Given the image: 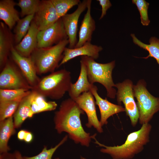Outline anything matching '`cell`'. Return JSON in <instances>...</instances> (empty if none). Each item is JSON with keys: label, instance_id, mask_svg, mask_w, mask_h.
<instances>
[{"label": "cell", "instance_id": "obj_26", "mask_svg": "<svg viewBox=\"0 0 159 159\" xmlns=\"http://www.w3.org/2000/svg\"><path fill=\"white\" fill-rule=\"evenodd\" d=\"M31 90L24 89H0V102L11 101H21Z\"/></svg>", "mask_w": 159, "mask_h": 159}, {"label": "cell", "instance_id": "obj_8", "mask_svg": "<svg viewBox=\"0 0 159 159\" xmlns=\"http://www.w3.org/2000/svg\"><path fill=\"white\" fill-rule=\"evenodd\" d=\"M32 88L21 71L8 60L0 74V89L31 90Z\"/></svg>", "mask_w": 159, "mask_h": 159}, {"label": "cell", "instance_id": "obj_7", "mask_svg": "<svg viewBox=\"0 0 159 159\" xmlns=\"http://www.w3.org/2000/svg\"><path fill=\"white\" fill-rule=\"evenodd\" d=\"M133 86L131 80L126 79L115 84V87L117 89L116 93L117 103L119 105L123 103L126 115L129 117L131 125L135 127L139 120V114L134 99Z\"/></svg>", "mask_w": 159, "mask_h": 159}, {"label": "cell", "instance_id": "obj_31", "mask_svg": "<svg viewBox=\"0 0 159 159\" xmlns=\"http://www.w3.org/2000/svg\"><path fill=\"white\" fill-rule=\"evenodd\" d=\"M132 2L136 5L140 12L142 24L148 26L150 22L148 12L149 4L145 0H132Z\"/></svg>", "mask_w": 159, "mask_h": 159}, {"label": "cell", "instance_id": "obj_30", "mask_svg": "<svg viewBox=\"0 0 159 159\" xmlns=\"http://www.w3.org/2000/svg\"><path fill=\"white\" fill-rule=\"evenodd\" d=\"M68 135H66L59 143L53 148L47 149L44 147L42 151L38 154L32 157L24 156V159H52V157L56 150L67 140ZM55 159H59L57 158Z\"/></svg>", "mask_w": 159, "mask_h": 159}, {"label": "cell", "instance_id": "obj_10", "mask_svg": "<svg viewBox=\"0 0 159 159\" xmlns=\"http://www.w3.org/2000/svg\"><path fill=\"white\" fill-rule=\"evenodd\" d=\"M94 98L92 93L89 91L83 92L73 100L87 115L88 122L86 126L88 128L93 127L101 133L103 130L97 116Z\"/></svg>", "mask_w": 159, "mask_h": 159}, {"label": "cell", "instance_id": "obj_17", "mask_svg": "<svg viewBox=\"0 0 159 159\" xmlns=\"http://www.w3.org/2000/svg\"><path fill=\"white\" fill-rule=\"evenodd\" d=\"M39 32L37 26L32 21L27 34L19 43L14 46L19 54L24 57H30L37 48V37Z\"/></svg>", "mask_w": 159, "mask_h": 159}, {"label": "cell", "instance_id": "obj_36", "mask_svg": "<svg viewBox=\"0 0 159 159\" xmlns=\"http://www.w3.org/2000/svg\"><path fill=\"white\" fill-rule=\"evenodd\" d=\"M16 159H24L21 153L18 151H16L14 153Z\"/></svg>", "mask_w": 159, "mask_h": 159}, {"label": "cell", "instance_id": "obj_29", "mask_svg": "<svg viewBox=\"0 0 159 159\" xmlns=\"http://www.w3.org/2000/svg\"><path fill=\"white\" fill-rule=\"evenodd\" d=\"M20 102L11 101L0 102V121L13 116Z\"/></svg>", "mask_w": 159, "mask_h": 159}, {"label": "cell", "instance_id": "obj_2", "mask_svg": "<svg viewBox=\"0 0 159 159\" xmlns=\"http://www.w3.org/2000/svg\"><path fill=\"white\" fill-rule=\"evenodd\" d=\"M152 126L149 123L143 125L138 130L130 133L125 142L121 145L107 146L99 143L96 139V134L92 135L95 143L103 147L101 152L110 155L113 159H131L143 151L150 141Z\"/></svg>", "mask_w": 159, "mask_h": 159}, {"label": "cell", "instance_id": "obj_5", "mask_svg": "<svg viewBox=\"0 0 159 159\" xmlns=\"http://www.w3.org/2000/svg\"><path fill=\"white\" fill-rule=\"evenodd\" d=\"M81 60L85 64L89 82L93 84L98 82L102 85L107 90V96L112 99L116 95L115 84L112 77V70L115 66V61L102 64L97 62L94 59L87 56H81Z\"/></svg>", "mask_w": 159, "mask_h": 159}, {"label": "cell", "instance_id": "obj_34", "mask_svg": "<svg viewBox=\"0 0 159 159\" xmlns=\"http://www.w3.org/2000/svg\"><path fill=\"white\" fill-rule=\"evenodd\" d=\"M27 131L24 130L19 131L17 134L18 139L20 140H24Z\"/></svg>", "mask_w": 159, "mask_h": 159}, {"label": "cell", "instance_id": "obj_24", "mask_svg": "<svg viewBox=\"0 0 159 159\" xmlns=\"http://www.w3.org/2000/svg\"><path fill=\"white\" fill-rule=\"evenodd\" d=\"M134 43L142 48L148 51L149 54L146 57L142 58L147 59L149 57H153L156 60L159 65V39L152 37L149 40V44H146L139 40L134 34H131Z\"/></svg>", "mask_w": 159, "mask_h": 159}, {"label": "cell", "instance_id": "obj_21", "mask_svg": "<svg viewBox=\"0 0 159 159\" xmlns=\"http://www.w3.org/2000/svg\"><path fill=\"white\" fill-rule=\"evenodd\" d=\"M35 93V92L31 90L30 92L20 102L13 115L15 128L20 127L27 118L32 117L31 114V103Z\"/></svg>", "mask_w": 159, "mask_h": 159}, {"label": "cell", "instance_id": "obj_1", "mask_svg": "<svg viewBox=\"0 0 159 159\" xmlns=\"http://www.w3.org/2000/svg\"><path fill=\"white\" fill-rule=\"evenodd\" d=\"M84 113L77 103L69 98L61 102L59 110L55 112L54 121L58 133L66 132L75 143L88 147L92 138L82 125L80 116Z\"/></svg>", "mask_w": 159, "mask_h": 159}, {"label": "cell", "instance_id": "obj_15", "mask_svg": "<svg viewBox=\"0 0 159 159\" xmlns=\"http://www.w3.org/2000/svg\"><path fill=\"white\" fill-rule=\"evenodd\" d=\"M103 49L101 46L88 42L82 46L74 48L65 47L63 53V58L59 67L69 61L79 56H87L96 59L99 57V52Z\"/></svg>", "mask_w": 159, "mask_h": 159}, {"label": "cell", "instance_id": "obj_19", "mask_svg": "<svg viewBox=\"0 0 159 159\" xmlns=\"http://www.w3.org/2000/svg\"><path fill=\"white\" fill-rule=\"evenodd\" d=\"M16 4L13 0L0 1V19L10 30L20 19L19 13L14 8Z\"/></svg>", "mask_w": 159, "mask_h": 159}, {"label": "cell", "instance_id": "obj_3", "mask_svg": "<svg viewBox=\"0 0 159 159\" xmlns=\"http://www.w3.org/2000/svg\"><path fill=\"white\" fill-rule=\"evenodd\" d=\"M72 83L70 72L62 69L40 79L31 90L45 97L59 100L68 92Z\"/></svg>", "mask_w": 159, "mask_h": 159}, {"label": "cell", "instance_id": "obj_33", "mask_svg": "<svg viewBox=\"0 0 159 159\" xmlns=\"http://www.w3.org/2000/svg\"><path fill=\"white\" fill-rule=\"evenodd\" d=\"M0 159H16L14 154H11L8 152L1 154Z\"/></svg>", "mask_w": 159, "mask_h": 159}, {"label": "cell", "instance_id": "obj_37", "mask_svg": "<svg viewBox=\"0 0 159 159\" xmlns=\"http://www.w3.org/2000/svg\"><path fill=\"white\" fill-rule=\"evenodd\" d=\"M81 159H85V158H83L82 157H81Z\"/></svg>", "mask_w": 159, "mask_h": 159}, {"label": "cell", "instance_id": "obj_28", "mask_svg": "<svg viewBox=\"0 0 159 159\" xmlns=\"http://www.w3.org/2000/svg\"><path fill=\"white\" fill-rule=\"evenodd\" d=\"M40 2L39 0H19L16 5L21 9V17L34 14L38 9Z\"/></svg>", "mask_w": 159, "mask_h": 159}, {"label": "cell", "instance_id": "obj_4", "mask_svg": "<svg viewBox=\"0 0 159 159\" xmlns=\"http://www.w3.org/2000/svg\"><path fill=\"white\" fill-rule=\"evenodd\" d=\"M69 44L68 39L64 40L52 46L36 48L31 54V58L37 75L52 72L59 67L66 46Z\"/></svg>", "mask_w": 159, "mask_h": 159}, {"label": "cell", "instance_id": "obj_12", "mask_svg": "<svg viewBox=\"0 0 159 159\" xmlns=\"http://www.w3.org/2000/svg\"><path fill=\"white\" fill-rule=\"evenodd\" d=\"M60 18L51 0H42L32 21L40 31L50 27Z\"/></svg>", "mask_w": 159, "mask_h": 159}, {"label": "cell", "instance_id": "obj_16", "mask_svg": "<svg viewBox=\"0 0 159 159\" xmlns=\"http://www.w3.org/2000/svg\"><path fill=\"white\" fill-rule=\"evenodd\" d=\"M91 0H87V11L81 22L78 40L74 48L81 47L91 42L92 35L96 28L95 21L91 14Z\"/></svg>", "mask_w": 159, "mask_h": 159}, {"label": "cell", "instance_id": "obj_20", "mask_svg": "<svg viewBox=\"0 0 159 159\" xmlns=\"http://www.w3.org/2000/svg\"><path fill=\"white\" fill-rule=\"evenodd\" d=\"M80 71L78 78L74 83L71 85L68 92L70 98L74 100L83 92L90 91L93 84L89 82L85 66L80 60Z\"/></svg>", "mask_w": 159, "mask_h": 159}, {"label": "cell", "instance_id": "obj_14", "mask_svg": "<svg viewBox=\"0 0 159 159\" xmlns=\"http://www.w3.org/2000/svg\"><path fill=\"white\" fill-rule=\"evenodd\" d=\"M97 86L93 85L90 92L95 99L96 105L99 108L100 118V122L102 127L107 125V120L111 116L121 112H125V108L121 105L113 104L108 100L106 98L103 99L98 94Z\"/></svg>", "mask_w": 159, "mask_h": 159}, {"label": "cell", "instance_id": "obj_35", "mask_svg": "<svg viewBox=\"0 0 159 159\" xmlns=\"http://www.w3.org/2000/svg\"><path fill=\"white\" fill-rule=\"evenodd\" d=\"M33 138L32 134L30 132L27 131L24 141L26 143H29L32 142Z\"/></svg>", "mask_w": 159, "mask_h": 159}, {"label": "cell", "instance_id": "obj_27", "mask_svg": "<svg viewBox=\"0 0 159 159\" xmlns=\"http://www.w3.org/2000/svg\"><path fill=\"white\" fill-rule=\"evenodd\" d=\"M59 18L66 14L68 11L81 1L79 0H51Z\"/></svg>", "mask_w": 159, "mask_h": 159}, {"label": "cell", "instance_id": "obj_13", "mask_svg": "<svg viewBox=\"0 0 159 159\" xmlns=\"http://www.w3.org/2000/svg\"><path fill=\"white\" fill-rule=\"evenodd\" d=\"M14 46L12 47L10 52L12 59L32 88L37 84L40 79L37 75L33 62L30 57H24L19 54Z\"/></svg>", "mask_w": 159, "mask_h": 159}, {"label": "cell", "instance_id": "obj_23", "mask_svg": "<svg viewBox=\"0 0 159 159\" xmlns=\"http://www.w3.org/2000/svg\"><path fill=\"white\" fill-rule=\"evenodd\" d=\"M35 92L31 103V114L32 117L35 114L54 110L56 108L57 104L55 102L47 101L45 97Z\"/></svg>", "mask_w": 159, "mask_h": 159}, {"label": "cell", "instance_id": "obj_25", "mask_svg": "<svg viewBox=\"0 0 159 159\" xmlns=\"http://www.w3.org/2000/svg\"><path fill=\"white\" fill-rule=\"evenodd\" d=\"M34 14L26 16L17 22L14 30V43H19L28 32Z\"/></svg>", "mask_w": 159, "mask_h": 159}, {"label": "cell", "instance_id": "obj_18", "mask_svg": "<svg viewBox=\"0 0 159 159\" xmlns=\"http://www.w3.org/2000/svg\"><path fill=\"white\" fill-rule=\"evenodd\" d=\"M13 35L7 26L0 23V67L2 70L8 60V57L14 44Z\"/></svg>", "mask_w": 159, "mask_h": 159}, {"label": "cell", "instance_id": "obj_9", "mask_svg": "<svg viewBox=\"0 0 159 159\" xmlns=\"http://www.w3.org/2000/svg\"><path fill=\"white\" fill-rule=\"evenodd\" d=\"M67 39L68 37L61 18L50 27L39 31L37 37V47L52 46Z\"/></svg>", "mask_w": 159, "mask_h": 159}, {"label": "cell", "instance_id": "obj_11", "mask_svg": "<svg viewBox=\"0 0 159 159\" xmlns=\"http://www.w3.org/2000/svg\"><path fill=\"white\" fill-rule=\"evenodd\" d=\"M87 0H83L78 5L77 8L74 12L66 14L61 17L68 37L69 48H74L77 42V34L79 19L81 14L87 8Z\"/></svg>", "mask_w": 159, "mask_h": 159}, {"label": "cell", "instance_id": "obj_22", "mask_svg": "<svg viewBox=\"0 0 159 159\" xmlns=\"http://www.w3.org/2000/svg\"><path fill=\"white\" fill-rule=\"evenodd\" d=\"M13 116L0 122V153L8 152L10 148L8 143L11 136L15 132Z\"/></svg>", "mask_w": 159, "mask_h": 159}, {"label": "cell", "instance_id": "obj_32", "mask_svg": "<svg viewBox=\"0 0 159 159\" xmlns=\"http://www.w3.org/2000/svg\"><path fill=\"white\" fill-rule=\"evenodd\" d=\"M102 7V13L99 19H102L105 15L108 9L112 6V4L109 0H97Z\"/></svg>", "mask_w": 159, "mask_h": 159}, {"label": "cell", "instance_id": "obj_6", "mask_svg": "<svg viewBox=\"0 0 159 159\" xmlns=\"http://www.w3.org/2000/svg\"><path fill=\"white\" fill-rule=\"evenodd\" d=\"M134 97L139 114V122L142 125L149 122L153 115L159 111V98L152 95L146 88V83L143 79L139 80L133 87Z\"/></svg>", "mask_w": 159, "mask_h": 159}]
</instances>
